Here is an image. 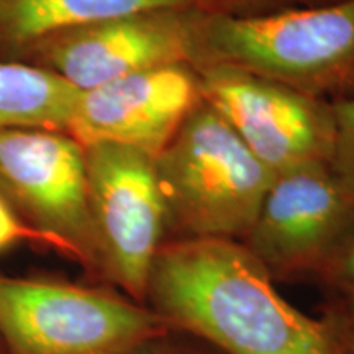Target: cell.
<instances>
[{
	"mask_svg": "<svg viewBox=\"0 0 354 354\" xmlns=\"http://www.w3.org/2000/svg\"><path fill=\"white\" fill-rule=\"evenodd\" d=\"M169 326L228 354H353L331 317H307L234 240H174L158 251L146 295Z\"/></svg>",
	"mask_w": 354,
	"mask_h": 354,
	"instance_id": "cell-1",
	"label": "cell"
},
{
	"mask_svg": "<svg viewBox=\"0 0 354 354\" xmlns=\"http://www.w3.org/2000/svg\"><path fill=\"white\" fill-rule=\"evenodd\" d=\"M190 66H228L330 102L354 97V0L253 20L198 10Z\"/></svg>",
	"mask_w": 354,
	"mask_h": 354,
	"instance_id": "cell-2",
	"label": "cell"
},
{
	"mask_svg": "<svg viewBox=\"0 0 354 354\" xmlns=\"http://www.w3.org/2000/svg\"><path fill=\"white\" fill-rule=\"evenodd\" d=\"M156 172L171 236L166 241H241L276 177L207 102L158 154Z\"/></svg>",
	"mask_w": 354,
	"mask_h": 354,
	"instance_id": "cell-3",
	"label": "cell"
},
{
	"mask_svg": "<svg viewBox=\"0 0 354 354\" xmlns=\"http://www.w3.org/2000/svg\"><path fill=\"white\" fill-rule=\"evenodd\" d=\"M167 326L156 312L112 292L0 274V343L7 354H128Z\"/></svg>",
	"mask_w": 354,
	"mask_h": 354,
	"instance_id": "cell-4",
	"label": "cell"
},
{
	"mask_svg": "<svg viewBox=\"0 0 354 354\" xmlns=\"http://www.w3.org/2000/svg\"><path fill=\"white\" fill-rule=\"evenodd\" d=\"M0 197L44 243L102 276L87 196L86 148L68 131L0 130Z\"/></svg>",
	"mask_w": 354,
	"mask_h": 354,
	"instance_id": "cell-5",
	"label": "cell"
},
{
	"mask_svg": "<svg viewBox=\"0 0 354 354\" xmlns=\"http://www.w3.org/2000/svg\"><path fill=\"white\" fill-rule=\"evenodd\" d=\"M87 196L102 277L143 300L149 271L167 240L156 158L133 146L86 145Z\"/></svg>",
	"mask_w": 354,
	"mask_h": 354,
	"instance_id": "cell-6",
	"label": "cell"
},
{
	"mask_svg": "<svg viewBox=\"0 0 354 354\" xmlns=\"http://www.w3.org/2000/svg\"><path fill=\"white\" fill-rule=\"evenodd\" d=\"M196 71L203 102L274 176L330 165L335 141L330 102L228 66Z\"/></svg>",
	"mask_w": 354,
	"mask_h": 354,
	"instance_id": "cell-7",
	"label": "cell"
},
{
	"mask_svg": "<svg viewBox=\"0 0 354 354\" xmlns=\"http://www.w3.org/2000/svg\"><path fill=\"white\" fill-rule=\"evenodd\" d=\"M197 8H153L44 37L19 56L91 91L141 71L190 64Z\"/></svg>",
	"mask_w": 354,
	"mask_h": 354,
	"instance_id": "cell-8",
	"label": "cell"
},
{
	"mask_svg": "<svg viewBox=\"0 0 354 354\" xmlns=\"http://www.w3.org/2000/svg\"><path fill=\"white\" fill-rule=\"evenodd\" d=\"M354 223V197L330 165L274 177L253 227L240 243L274 281L318 271Z\"/></svg>",
	"mask_w": 354,
	"mask_h": 354,
	"instance_id": "cell-9",
	"label": "cell"
},
{
	"mask_svg": "<svg viewBox=\"0 0 354 354\" xmlns=\"http://www.w3.org/2000/svg\"><path fill=\"white\" fill-rule=\"evenodd\" d=\"M202 102L192 66H159L81 92L68 133L84 146L109 141L156 158Z\"/></svg>",
	"mask_w": 354,
	"mask_h": 354,
	"instance_id": "cell-10",
	"label": "cell"
},
{
	"mask_svg": "<svg viewBox=\"0 0 354 354\" xmlns=\"http://www.w3.org/2000/svg\"><path fill=\"white\" fill-rule=\"evenodd\" d=\"M153 8H197V0H0V61L50 35Z\"/></svg>",
	"mask_w": 354,
	"mask_h": 354,
	"instance_id": "cell-11",
	"label": "cell"
},
{
	"mask_svg": "<svg viewBox=\"0 0 354 354\" xmlns=\"http://www.w3.org/2000/svg\"><path fill=\"white\" fill-rule=\"evenodd\" d=\"M81 91L50 71L21 61H0V130L68 131Z\"/></svg>",
	"mask_w": 354,
	"mask_h": 354,
	"instance_id": "cell-12",
	"label": "cell"
},
{
	"mask_svg": "<svg viewBox=\"0 0 354 354\" xmlns=\"http://www.w3.org/2000/svg\"><path fill=\"white\" fill-rule=\"evenodd\" d=\"M338 0H197L198 10L234 20H253L279 13L328 6Z\"/></svg>",
	"mask_w": 354,
	"mask_h": 354,
	"instance_id": "cell-13",
	"label": "cell"
},
{
	"mask_svg": "<svg viewBox=\"0 0 354 354\" xmlns=\"http://www.w3.org/2000/svg\"><path fill=\"white\" fill-rule=\"evenodd\" d=\"M335 118L333 153L330 169L354 197V97L331 104Z\"/></svg>",
	"mask_w": 354,
	"mask_h": 354,
	"instance_id": "cell-14",
	"label": "cell"
},
{
	"mask_svg": "<svg viewBox=\"0 0 354 354\" xmlns=\"http://www.w3.org/2000/svg\"><path fill=\"white\" fill-rule=\"evenodd\" d=\"M317 279L335 292L336 299L354 297V223L331 251Z\"/></svg>",
	"mask_w": 354,
	"mask_h": 354,
	"instance_id": "cell-15",
	"label": "cell"
},
{
	"mask_svg": "<svg viewBox=\"0 0 354 354\" xmlns=\"http://www.w3.org/2000/svg\"><path fill=\"white\" fill-rule=\"evenodd\" d=\"M39 243L46 245L41 234L30 228L19 215L13 212L7 202L0 197V254L20 243Z\"/></svg>",
	"mask_w": 354,
	"mask_h": 354,
	"instance_id": "cell-16",
	"label": "cell"
},
{
	"mask_svg": "<svg viewBox=\"0 0 354 354\" xmlns=\"http://www.w3.org/2000/svg\"><path fill=\"white\" fill-rule=\"evenodd\" d=\"M330 317L333 318L338 330L342 331L349 351L354 354V297L336 299V304L330 312Z\"/></svg>",
	"mask_w": 354,
	"mask_h": 354,
	"instance_id": "cell-17",
	"label": "cell"
},
{
	"mask_svg": "<svg viewBox=\"0 0 354 354\" xmlns=\"http://www.w3.org/2000/svg\"><path fill=\"white\" fill-rule=\"evenodd\" d=\"M2 349H3V346H2V343H0V354H7V353H2Z\"/></svg>",
	"mask_w": 354,
	"mask_h": 354,
	"instance_id": "cell-18",
	"label": "cell"
}]
</instances>
